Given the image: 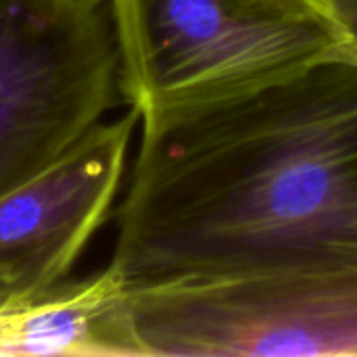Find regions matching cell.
<instances>
[{"instance_id": "obj_4", "label": "cell", "mask_w": 357, "mask_h": 357, "mask_svg": "<svg viewBox=\"0 0 357 357\" xmlns=\"http://www.w3.org/2000/svg\"><path fill=\"white\" fill-rule=\"evenodd\" d=\"M117 92V42L102 6L0 0V197L65 159Z\"/></svg>"}, {"instance_id": "obj_7", "label": "cell", "mask_w": 357, "mask_h": 357, "mask_svg": "<svg viewBox=\"0 0 357 357\" xmlns=\"http://www.w3.org/2000/svg\"><path fill=\"white\" fill-rule=\"evenodd\" d=\"M347 33V56L357 61V0H331Z\"/></svg>"}, {"instance_id": "obj_6", "label": "cell", "mask_w": 357, "mask_h": 357, "mask_svg": "<svg viewBox=\"0 0 357 357\" xmlns=\"http://www.w3.org/2000/svg\"><path fill=\"white\" fill-rule=\"evenodd\" d=\"M119 293L105 268L0 312V356H126Z\"/></svg>"}, {"instance_id": "obj_2", "label": "cell", "mask_w": 357, "mask_h": 357, "mask_svg": "<svg viewBox=\"0 0 357 357\" xmlns=\"http://www.w3.org/2000/svg\"><path fill=\"white\" fill-rule=\"evenodd\" d=\"M119 88L140 115L241 96L347 56L331 0H109Z\"/></svg>"}, {"instance_id": "obj_5", "label": "cell", "mask_w": 357, "mask_h": 357, "mask_svg": "<svg viewBox=\"0 0 357 357\" xmlns=\"http://www.w3.org/2000/svg\"><path fill=\"white\" fill-rule=\"evenodd\" d=\"M140 115L94 126L33 182L0 197V312L59 284L102 224Z\"/></svg>"}, {"instance_id": "obj_1", "label": "cell", "mask_w": 357, "mask_h": 357, "mask_svg": "<svg viewBox=\"0 0 357 357\" xmlns=\"http://www.w3.org/2000/svg\"><path fill=\"white\" fill-rule=\"evenodd\" d=\"M140 119L121 289L357 266V61Z\"/></svg>"}, {"instance_id": "obj_8", "label": "cell", "mask_w": 357, "mask_h": 357, "mask_svg": "<svg viewBox=\"0 0 357 357\" xmlns=\"http://www.w3.org/2000/svg\"><path fill=\"white\" fill-rule=\"evenodd\" d=\"M75 2L88 4V6H105V2H109V0H75Z\"/></svg>"}, {"instance_id": "obj_3", "label": "cell", "mask_w": 357, "mask_h": 357, "mask_svg": "<svg viewBox=\"0 0 357 357\" xmlns=\"http://www.w3.org/2000/svg\"><path fill=\"white\" fill-rule=\"evenodd\" d=\"M126 356L357 357V266L119 293Z\"/></svg>"}]
</instances>
